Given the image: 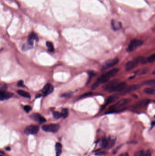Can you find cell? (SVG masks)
Wrapping results in <instances>:
<instances>
[{
	"label": "cell",
	"mask_w": 155,
	"mask_h": 156,
	"mask_svg": "<svg viewBox=\"0 0 155 156\" xmlns=\"http://www.w3.org/2000/svg\"><path fill=\"white\" fill-rule=\"evenodd\" d=\"M119 70V69H113L101 76L95 82L94 84L92 85V88H91L92 90H95L100 84H103V83L108 82L110 79V78L114 77L117 73Z\"/></svg>",
	"instance_id": "6da1fadb"
},
{
	"label": "cell",
	"mask_w": 155,
	"mask_h": 156,
	"mask_svg": "<svg viewBox=\"0 0 155 156\" xmlns=\"http://www.w3.org/2000/svg\"><path fill=\"white\" fill-rule=\"evenodd\" d=\"M131 101V99H126V98L122 99V100L119 101H118L115 105L110 107V111L112 112V111H114L115 110H117V109H119L120 108L122 107L127 105Z\"/></svg>",
	"instance_id": "7a4b0ae2"
},
{
	"label": "cell",
	"mask_w": 155,
	"mask_h": 156,
	"mask_svg": "<svg viewBox=\"0 0 155 156\" xmlns=\"http://www.w3.org/2000/svg\"><path fill=\"white\" fill-rule=\"evenodd\" d=\"M141 57H139L136 58L127 63L125 65V69L127 71H129L135 68L139 64V63L141 62Z\"/></svg>",
	"instance_id": "3957f363"
},
{
	"label": "cell",
	"mask_w": 155,
	"mask_h": 156,
	"mask_svg": "<svg viewBox=\"0 0 155 156\" xmlns=\"http://www.w3.org/2000/svg\"><path fill=\"white\" fill-rule=\"evenodd\" d=\"M42 128L43 130L46 132L55 133L58 131L60 129V125L56 124H51L43 125Z\"/></svg>",
	"instance_id": "277c9868"
},
{
	"label": "cell",
	"mask_w": 155,
	"mask_h": 156,
	"mask_svg": "<svg viewBox=\"0 0 155 156\" xmlns=\"http://www.w3.org/2000/svg\"><path fill=\"white\" fill-rule=\"evenodd\" d=\"M143 44V41L141 40L134 39L130 42L127 48V51L129 52L133 51L136 48L141 46Z\"/></svg>",
	"instance_id": "5b68a950"
},
{
	"label": "cell",
	"mask_w": 155,
	"mask_h": 156,
	"mask_svg": "<svg viewBox=\"0 0 155 156\" xmlns=\"http://www.w3.org/2000/svg\"><path fill=\"white\" fill-rule=\"evenodd\" d=\"M118 83H119V80L118 79H114V80H112L104 85L103 87L104 90L108 92H112L113 89Z\"/></svg>",
	"instance_id": "8992f818"
},
{
	"label": "cell",
	"mask_w": 155,
	"mask_h": 156,
	"mask_svg": "<svg viewBox=\"0 0 155 156\" xmlns=\"http://www.w3.org/2000/svg\"><path fill=\"white\" fill-rule=\"evenodd\" d=\"M149 102V100H147V99L141 100V101L138 102L135 105L133 106V109L138 110L143 109L148 105Z\"/></svg>",
	"instance_id": "52a82bcc"
},
{
	"label": "cell",
	"mask_w": 155,
	"mask_h": 156,
	"mask_svg": "<svg viewBox=\"0 0 155 156\" xmlns=\"http://www.w3.org/2000/svg\"><path fill=\"white\" fill-rule=\"evenodd\" d=\"M39 128L37 125H31L27 127L24 130L25 133L26 134L34 135L38 132Z\"/></svg>",
	"instance_id": "ba28073f"
},
{
	"label": "cell",
	"mask_w": 155,
	"mask_h": 156,
	"mask_svg": "<svg viewBox=\"0 0 155 156\" xmlns=\"http://www.w3.org/2000/svg\"><path fill=\"white\" fill-rule=\"evenodd\" d=\"M118 62H119V59H118L117 58L109 60V61L106 62L103 64V65L102 66V69H107L110 68L116 65L118 63Z\"/></svg>",
	"instance_id": "9c48e42d"
},
{
	"label": "cell",
	"mask_w": 155,
	"mask_h": 156,
	"mask_svg": "<svg viewBox=\"0 0 155 156\" xmlns=\"http://www.w3.org/2000/svg\"><path fill=\"white\" fill-rule=\"evenodd\" d=\"M53 87L51 84H46L42 90V93L43 95L46 96L48 95L51 94L53 91Z\"/></svg>",
	"instance_id": "30bf717a"
},
{
	"label": "cell",
	"mask_w": 155,
	"mask_h": 156,
	"mask_svg": "<svg viewBox=\"0 0 155 156\" xmlns=\"http://www.w3.org/2000/svg\"><path fill=\"white\" fill-rule=\"evenodd\" d=\"M13 95L14 94L12 93L7 92L4 90H0V100L4 101V100H8L12 97Z\"/></svg>",
	"instance_id": "8fae6325"
},
{
	"label": "cell",
	"mask_w": 155,
	"mask_h": 156,
	"mask_svg": "<svg viewBox=\"0 0 155 156\" xmlns=\"http://www.w3.org/2000/svg\"><path fill=\"white\" fill-rule=\"evenodd\" d=\"M139 88V85H130V86H127V87L126 86V87L121 92H122V94H127V93L132 92V91L136 90H138Z\"/></svg>",
	"instance_id": "7c38bea8"
},
{
	"label": "cell",
	"mask_w": 155,
	"mask_h": 156,
	"mask_svg": "<svg viewBox=\"0 0 155 156\" xmlns=\"http://www.w3.org/2000/svg\"><path fill=\"white\" fill-rule=\"evenodd\" d=\"M33 120L36 122H38L40 123H43L46 122V120L44 117L38 113H34L30 116Z\"/></svg>",
	"instance_id": "4fadbf2b"
},
{
	"label": "cell",
	"mask_w": 155,
	"mask_h": 156,
	"mask_svg": "<svg viewBox=\"0 0 155 156\" xmlns=\"http://www.w3.org/2000/svg\"><path fill=\"white\" fill-rule=\"evenodd\" d=\"M107 139V144L106 149H109L114 146L116 143V139L114 136H109Z\"/></svg>",
	"instance_id": "5bb4252c"
},
{
	"label": "cell",
	"mask_w": 155,
	"mask_h": 156,
	"mask_svg": "<svg viewBox=\"0 0 155 156\" xmlns=\"http://www.w3.org/2000/svg\"><path fill=\"white\" fill-rule=\"evenodd\" d=\"M126 83L125 82H119L113 89V92L120 91L121 92L126 87Z\"/></svg>",
	"instance_id": "9a60e30c"
},
{
	"label": "cell",
	"mask_w": 155,
	"mask_h": 156,
	"mask_svg": "<svg viewBox=\"0 0 155 156\" xmlns=\"http://www.w3.org/2000/svg\"><path fill=\"white\" fill-rule=\"evenodd\" d=\"M38 39V36L35 33H32L29 36L28 41V44H29L30 45L33 46V41L34 40Z\"/></svg>",
	"instance_id": "2e32d148"
},
{
	"label": "cell",
	"mask_w": 155,
	"mask_h": 156,
	"mask_svg": "<svg viewBox=\"0 0 155 156\" xmlns=\"http://www.w3.org/2000/svg\"><path fill=\"white\" fill-rule=\"evenodd\" d=\"M119 97L117 95H112L110 96V97L107 99V101L106 102V105H109V104H111V103H113L115 101H117Z\"/></svg>",
	"instance_id": "e0dca14e"
},
{
	"label": "cell",
	"mask_w": 155,
	"mask_h": 156,
	"mask_svg": "<svg viewBox=\"0 0 155 156\" xmlns=\"http://www.w3.org/2000/svg\"><path fill=\"white\" fill-rule=\"evenodd\" d=\"M56 156H60L62 152V145L61 143H56Z\"/></svg>",
	"instance_id": "ac0fdd59"
},
{
	"label": "cell",
	"mask_w": 155,
	"mask_h": 156,
	"mask_svg": "<svg viewBox=\"0 0 155 156\" xmlns=\"http://www.w3.org/2000/svg\"><path fill=\"white\" fill-rule=\"evenodd\" d=\"M17 94L21 95V96L27 98H30V95L26 91L22 90H19L17 91Z\"/></svg>",
	"instance_id": "d6986e66"
},
{
	"label": "cell",
	"mask_w": 155,
	"mask_h": 156,
	"mask_svg": "<svg viewBox=\"0 0 155 156\" xmlns=\"http://www.w3.org/2000/svg\"><path fill=\"white\" fill-rule=\"evenodd\" d=\"M148 71V68L147 67L143 68L141 69H139L135 72L136 74L139 75H143L147 73Z\"/></svg>",
	"instance_id": "ffe728a7"
},
{
	"label": "cell",
	"mask_w": 155,
	"mask_h": 156,
	"mask_svg": "<svg viewBox=\"0 0 155 156\" xmlns=\"http://www.w3.org/2000/svg\"><path fill=\"white\" fill-rule=\"evenodd\" d=\"M145 93L147 94H150V95H154L155 93V88H146L144 90Z\"/></svg>",
	"instance_id": "44dd1931"
},
{
	"label": "cell",
	"mask_w": 155,
	"mask_h": 156,
	"mask_svg": "<svg viewBox=\"0 0 155 156\" xmlns=\"http://www.w3.org/2000/svg\"><path fill=\"white\" fill-rule=\"evenodd\" d=\"M46 46L48 47V50L49 52H53L54 51V46L53 44L51 42H46Z\"/></svg>",
	"instance_id": "7402d4cb"
},
{
	"label": "cell",
	"mask_w": 155,
	"mask_h": 156,
	"mask_svg": "<svg viewBox=\"0 0 155 156\" xmlns=\"http://www.w3.org/2000/svg\"><path fill=\"white\" fill-rule=\"evenodd\" d=\"M61 113L62 117L66 118L68 116V110L67 108H64L62 110Z\"/></svg>",
	"instance_id": "603a6c76"
},
{
	"label": "cell",
	"mask_w": 155,
	"mask_h": 156,
	"mask_svg": "<svg viewBox=\"0 0 155 156\" xmlns=\"http://www.w3.org/2000/svg\"><path fill=\"white\" fill-rule=\"evenodd\" d=\"M96 73L94 71H89L88 72V75H89V78L88 79V83L87 84H88L90 82L91 80V79H92V77H94L95 75H96Z\"/></svg>",
	"instance_id": "cb8c5ba5"
},
{
	"label": "cell",
	"mask_w": 155,
	"mask_h": 156,
	"mask_svg": "<svg viewBox=\"0 0 155 156\" xmlns=\"http://www.w3.org/2000/svg\"><path fill=\"white\" fill-rule=\"evenodd\" d=\"M144 84L146 85H148V86H154L155 85V81L154 79L147 80L144 82Z\"/></svg>",
	"instance_id": "d4e9b609"
},
{
	"label": "cell",
	"mask_w": 155,
	"mask_h": 156,
	"mask_svg": "<svg viewBox=\"0 0 155 156\" xmlns=\"http://www.w3.org/2000/svg\"><path fill=\"white\" fill-rule=\"evenodd\" d=\"M53 116L54 118L56 119H60V118L62 117L61 113L57 112H53Z\"/></svg>",
	"instance_id": "484cf974"
},
{
	"label": "cell",
	"mask_w": 155,
	"mask_h": 156,
	"mask_svg": "<svg viewBox=\"0 0 155 156\" xmlns=\"http://www.w3.org/2000/svg\"><path fill=\"white\" fill-rule=\"evenodd\" d=\"M155 54H153V55L150 56L149 57L146 58V60H147V62L152 63L155 61Z\"/></svg>",
	"instance_id": "4316f807"
},
{
	"label": "cell",
	"mask_w": 155,
	"mask_h": 156,
	"mask_svg": "<svg viewBox=\"0 0 155 156\" xmlns=\"http://www.w3.org/2000/svg\"><path fill=\"white\" fill-rule=\"evenodd\" d=\"M24 110L27 113H28L32 110V107L29 106H26L24 107Z\"/></svg>",
	"instance_id": "83f0119b"
},
{
	"label": "cell",
	"mask_w": 155,
	"mask_h": 156,
	"mask_svg": "<svg viewBox=\"0 0 155 156\" xmlns=\"http://www.w3.org/2000/svg\"><path fill=\"white\" fill-rule=\"evenodd\" d=\"M143 156H151V152L149 150H147L145 152H143Z\"/></svg>",
	"instance_id": "f1b7e54d"
},
{
	"label": "cell",
	"mask_w": 155,
	"mask_h": 156,
	"mask_svg": "<svg viewBox=\"0 0 155 156\" xmlns=\"http://www.w3.org/2000/svg\"><path fill=\"white\" fill-rule=\"evenodd\" d=\"M143 151H140L138 152H136L134 156H143Z\"/></svg>",
	"instance_id": "f546056e"
},
{
	"label": "cell",
	"mask_w": 155,
	"mask_h": 156,
	"mask_svg": "<svg viewBox=\"0 0 155 156\" xmlns=\"http://www.w3.org/2000/svg\"><path fill=\"white\" fill-rule=\"evenodd\" d=\"M92 95V93H86V94H84V95H82L81 96H80V98H85V97H88L90 96L91 95Z\"/></svg>",
	"instance_id": "4dcf8cb0"
},
{
	"label": "cell",
	"mask_w": 155,
	"mask_h": 156,
	"mask_svg": "<svg viewBox=\"0 0 155 156\" xmlns=\"http://www.w3.org/2000/svg\"><path fill=\"white\" fill-rule=\"evenodd\" d=\"M17 86L19 87H24V85L23 81L22 80H20V81H18L17 83Z\"/></svg>",
	"instance_id": "1f68e13d"
},
{
	"label": "cell",
	"mask_w": 155,
	"mask_h": 156,
	"mask_svg": "<svg viewBox=\"0 0 155 156\" xmlns=\"http://www.w3.org/2000/svg\"><path fill=\"white\" fill-rule=\"evenodd\" d=\"M71 95V94H69V93H66V94H63L62 95V97H70Z\"/></svg>",
	"instance_id": "d6a6232c"
},
{
	"label": "cell",
	"mask_w": 155,
	"mask_h": 156,
	"mask_svg": "<svg viewBox=\"0 0 155 156\" xmlns=\"http://www.w3.org/2000/svg\"><path fill=\"white\" fill-rule=\"evenodd\" d=\"M118 156H129V155L127 153H123L120 154V155Z\"/></svg>",
	"instance_id": "836d02e7"
},
{
	"label": "cell",
	"mask_w": 155,
	"mask_h": 156,
	"mask_svg": "<svg viewBox=\"0 0 155 156\" xmlns=\"http://www.w3.org/2000/svg\"><path fill=\"white\" fill-rule=\"evenodd\" d=\"M0 156H2V155H0Z\"/></svg>",
	"instance_id": "e575fe53"
}]
</instances>
